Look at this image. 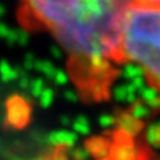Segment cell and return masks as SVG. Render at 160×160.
Masks as SVG:
<instances>
[{"instance_id": "obj_1", "label": "cell", "mask_w": 160, "mask_h": 160, "mask_svg": "<svg viewBox=\"0 0 160 160\" xmlns=\"http://www.w3.org/2000/svg\"><path fill=\"white\" fill-rule=\"evenodd\" d=\"M141 68L150 87L160 91V8L132 4L121 37V65Z\"/></svg>"}, {"instance_id": "obj_2", "label": "cell", "mask_w": 160, "mask_h": 160, "mask_svg": "<svg viewBox=\"0 0 160 160\" xmlns=\"http://www.w3.org/2000/svg\"><path fill=\"white\" fill-rule=\"evenodd\" d=\"M98 0H20L17 18L27 31H47L56 39L72 30Z\"/></svg>"}, {"instance_id": "obj_3", "label": "cell", "mask_w": 160, "mask_h": 160, "mask_svg": "<svg viewBox=\"0 0 160 160\" xmlns=\"http://www.w3.org/2000/svg\"><path fill=\"white\" fill-rule=\"evenodd\" d=\"M135 4L141 6H149V7H159L160 8V0H131Z\"/></svg>"}]
</instances>
